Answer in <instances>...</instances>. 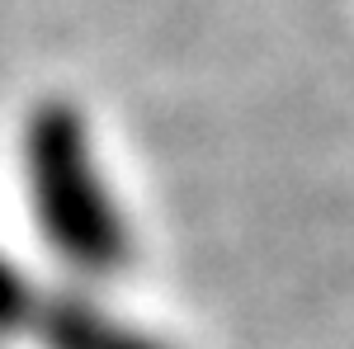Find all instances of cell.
<instances>
[{
	"instance_id": "1",
	"label": "cell",
	"mask_w": 354,
	"mask_h": 349,
	"mask_svg": "<svg viewBox=\"0 0 354 349\" xmlns=\"http://www.w3.org/2000/svg\"><path fill=\"white\" fill-rule=\"evenodd\" d=\"M33 222L62 265L85 279H109L133 260V232L95 156L90 123L76 104L48 100L28 113L19 137Z\"/></svg>"
},
{
	"instance_id": "2",
	"label": "cell",
	"mask_w": 354,
	"mask_h": 349,
	"mask_svg": "<svg viewBox=\"0 0 354 349\" xmlns=\"http://www.w3.org/2000/svg\"><path fill=\"white\" fill-rule=\"evenodd\" d=\"M28 335L43 349H170L151 330H137L133 321L104 312L81 293H43Z\"/></svg>"
},
{
	"instance_id": "3",
	"label": "cell",
	"mask_w": 354,
	"mask_h": 349,
	"mask_svg": "<svg viewBox=\"0 0 354 349\" xmlns=\"http://www.w3.org/2000/svg\"><path fill=\"white\" fill-rule=\"evenodd\" d=\"M43 288L28 283V274L5 250H0V340L5 335H28V321H33V307H38Z\"/></svg>"
}]
</instances>
